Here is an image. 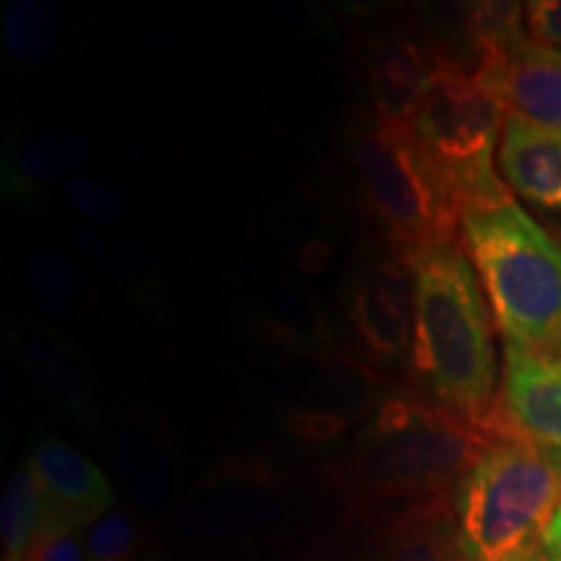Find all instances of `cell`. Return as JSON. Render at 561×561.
<instances>
[{
    "instance_id": "obj_4",
    "label": "cell",
    "mask_w": 561,
    "mask_h": 561,
    "mask_svg": "<svg viewBox=\"0 0 561 561\" xmlns=\"http://www.w3.org/2000/svg\"><path fill=\"white\" fill-rule=\"evenodd\" d=\"M504 121L507 112L500 96L473 68L442 53L430 94L411 125V138L460 210V219L473 208L512 201L494 167Z\"/></svg>"
},
{
    "instance_id": "obj_10",
    "label": "cell",
    "mask_w": 561,
    "mask_h": 561,
    "mask_svg": "<svg viewBox=\"0 0 561 561\" xmlns=\"http://www.w3.org/2000/svg\"><path fill=\"white\" fill-rule=\"evenodd\" d=\"M42 491V536L58 530H89L115 510V489L87 455L60 439H45L30 455Z\"/></svg>"
},
{
    "instance_id": "obj_9",
    "label": "cell",
    "mask_w": 561,
    "mask_h": 561,
    "mask_svg": "<svg viewBox=\"0 0 561 561\" xmlns=\"http://www.w3.org/2000/svg\"><path fill=\"white\" fill-rule=\"evenodd\" d=\"M442 50L405 30L375 34L364 53L371 117L392 128L411 130L437 73Z\"/></svg>"
},
{
    "instance_id": "obj_7",
    "label": "cell",
    "mask_w": 561,
    "mask_h": 561,
    "mask_svg": "<svg viewBox=\"0 0 561 561\" xmlns=\"http://www.w3.org/2000/svg\"><path fill=\"white\" fill-rule=\"evenodd\" d=\"M343 312L375 367H409L413 335L411 252L377 237L351 255L343 278Z\"/></svg>"
},
{
    "instance_id": "obj_16",
    "label": "cell",
    "mask_w": 561,
    "mask_h": 561,
    "mask_svg": "<svg viewBox=\"0 0 561 561\" xmlns=\"http://www.w3.org/2000/svg\"><path fill=\"white\" fill-rule=\"evenodd\" d=\"M89 161L91 149L83 133L68 128V125H53L21 144L13 157V170L21 180L42 185V182H55L60 178L73 180V174L83 170Z\"/></svg>"
},
{
    "instance_id": "obj_6",
    "label": "cell",
    "mask_w": 561,
    "mask_h": 561,
    "mask_svg": "<svg viewBox=\"0 0 561 561\" xmlns=\"http://www.w3.org/2000/svg\"><path fill=\"white\" fill-rule=\"evenodd\" d=\"M348 159L364 206L385 240L409 252L460 242V210L419 151L411 130L375 117L351 133Z\"/></svg>"
},
{
    "instance_id": "obj_24",
    "label": "cell",
    "mask_w": 561,
    "mask_h": 561,
    "mask_svg": "<svg viewBox=\"0 0 561 561\" xmlns=\"http://www.w3.org/2000/svg\"><path fill=\"white\" fill-rule=\"evenodd\" d=\"M26 561H87V530L45 533Z\"/></svg>"
},
{
    "instance_id": "obj_14",
    "label": "cell",
    "mask_w": 561,
    "mask_h": 561,
    "mask_svg": "<svg viewBox=\"0 0 561 561\" xmlns=\"http://www.w3.org/2000/svg\"><path fill=\"white\" fill-rule=\"evenodd\" d=\"M496 159L512 191L561 216V133L507 115Z\"/></svg>"
},
{
    "instance_id": "obj_5",
    "label": "cell",
    "mask_w": 561,
    "mask_h": 561,
    "mask_svg": "<svg viewBox=\"0 0 561 561\" xmlns=\"http://www.w3.org/2000/svg\"><path fill=\"white\" fill-rule=\"evenodd\" d=\"M561 504V471L520 439L494 437L455 494L468 561H502L528 549Z\"/></svg>"
},
{
    "instance_id": "obj_25",
    "label": "cell",
    "mask_w": 561,
    "mask_h": 561,
    "mask_svg": "<svg viewBox=\"0 0 561 561\" xmlns=\"http://www.w3.org/2000/svg\"><path fill=\"white\" fill-rule=\"evenodd\" d=\"M530 561H561V504L533 543Z\"/></svg>"
},
{
    "instance_id": "obj_11",
    "label": "cell",
    "mask_w": 561,
    "mask_h": 561,
    "mask_svg": "<svg viewBox=\"0 0 561 561\" xmlns=\"http://www.w3.org/2000/svg\"><path fill=\"white\" fill-rule=\"evenodd\" d=\"M263 388L297 411L301 432L312 430L320 437L343 430L351 413L369 409L375 398V382L351 364H280L271 369Z\"/></svg>"
},
{
    "instance_id": "obj_8",
    "label": "cell",
    "mask_w": 561,
    "mask_h": 561,
    "mask_svg": "<svg viewBox=\"0 0 561 561\" xmlns=\"http://www.w3.org/2000/svg\"><path fill=\"white\" fill-rule=\"evenodd\" d=\"M489 432L525 442L561 471V356L504 348L500 403Z\"/></svg>"
},
{
    "instance_id": "obj_23",
    "label": "cell",
    "mask_w": 561,
    "mask_h": 561,
    "mask_svg": "<svg viewBox=\"0 0 561 561\" xmlns=\"http://www.w3.org/2000/svg\"><path fill=\"white\" fill-rule=\"evenodd\" d=\"M523 19L533 42L561 50V0H533V3H525Z\"/></svg>"
},
{
    "instance_id": "obj_2",
    "label": "cell",
    "mask_w": 561,
    "mask_h": 561,
    "mask_svg": "<svg viewBox=\"0 0 561 561\" xmlns=\"http://www.w3.org/2000/svg\"><path fill=\"white\" fill-rule=\"evenodd\" d=\"M491 439L489 432L419 401L413 392H396L364 421L343 476L351 496L367 507L455 500Z\"/></svg>"
},
{
    "instance_id": "obj_21",
    "label": "cell",
    "mask_w": 561,
    "mask_h": 561,
    "mask_svg": "<svg viewBox=\"0 0 561 561\" xmlns=\"http://www.w3.org/2000/svg\"><path fill=\"white\" fill-rule=\"evenodd\" d=\"M138 525L125 510H110L87 530V561H133Z\"/></svg>"
},
{
    "instance_id": "obj_20",
    "label": "cell",
    "mask_w": 561,
    "mask_h": 561,
    "mask_svg": "<svg viewBox=\"0 0 561 561\" xmlns=\"http://www.w3.org/2000/svg\"><path fill=\"white\" fill-rule=\"evenodd\" d=\"M62 198H66L76 214L96 224L121 221L130 210L128 195L121 187H115L102 178H89V174L68 180L62 185Z\"/></svg>"
},
{
    "instance_id": "obj_26",
    "label": "cell",
    "mask_w": 561,
    "mask_h": 561,
    "mask_svg": "<svg viewBox=\"0 0 561 561\" xmlns=\"http://www.w3.org/2000/svg\"><path fill=\"white\" fill-rule=\"evenodd\" d=\"M530 557H533V546H528V549H523V551H515L512 557L502 559V561H530Z\"/></svg>"
},
{
    "instance_id": "obj_18",
    "label": "cell",
    "mask_w": 561,
    "mask_h": 561,
    "mask_svg": "<svg viewBox=\"0 0 561 561\" xmlns=\"http://www.w3.org/2000/svg\"><path fill=\"white\" fill-rule=\"evenodd\" d=\"M66 13L45 0H13L3 11V39L21 60H42L53 53L62 34Z\"/></svg>"
},
{
    "instance_id": "obj_17",
    "label": "cell",
    "mask_w": 561,
    "mask_h": 561,
    "mask_svg": "<svg viewBox=\"0 0 561 561\" xmlns=\"http://www.w3.org/2000/svg\"><path fill=\"white\" fill-rule=\"evenodd\" d=\"M42 536V491L30 462L19 466L0 496V561H26Z\"/></svg>"
},
{
    "instance_id": "obj_12",
    "label": "cell",
    "mask_w": 561,
    "mask_h": 561,
    "mask_svg": "<svg viewBox=\"0 0 561 561\" xmlns=\"http://www.w3.org/2000/svg\"><path fill=\"white\" fill-rule=\"evenodd\" d=\"M473 73L500 96L507 115L561 133V50L525 37L476 60Z\"/></svg>"
},
{
    "instance_id": "obj_3",
    "label": "cell",
    "mask_w": 561,
    "mask_h": 561,
    "mask_svg": "<svg viewBox=\"0 0 561 561\" xmlns=\"http://www.w3.org/2000/svg\"><path fill=\"white\" fill-rule=\"evenodd\" d=\"M460 240L504 348L561 356V244L515 201L462 214Z\"/></svg>"
},
{
    "instance_id": "obj_13",
    "label": "cell",
    "mask_w": 561,
    "mask_h": 561,
    "mask_svg": "<svg viewBox=\"0 0 561 561\" xmlns=\"http://www.w3.org/2000/svg\"><path fill=\"white\" fill-rule=\"evenodd\" d=\"M343 561H468L455 500L409 504L364 533Z\"/></svg>"
},
{
    "instance_id": "obj_22",
    "label": "cell",
    "mask_w": 561,
    "mask_h": 561,
    "mask_svg": "<svg viewBox=\"0 0 561 561\" xmlns=\"http://www.w3.org/2000/svg\"><path fill=\"white\" fill-rule=\"evenodd\" d=\"M112 240H115V237L110 234H79L81 250L91 257V263H96L102 273H107V276L125 284V278H133L140 273L138 263H133L138 261V252L128 248L125 242Z\"/></svg>"
},
{
    "instance_id": "obj_1",
    "label": "cell",
    "mask_w": 561,
    "mask_h": 561,
    "mask_svg": "<svg viewBox=\"0 0 561 561\" xmlns=\"http://www.w3.org/2000/svg\"><path fill=\"white\" fill-rule=\"evenodd\" d=\"M411 392L434 409L489 432L496 390L494 318L460 242L411 252ZM491 434V432H489Z\"/></svg>"
},
{
    "instance_id": "obj_15",
    "label": "cell",
    "mask_w": 561,
    "mask_h": 561,
    "mask_svg": "<svg viewBox=\"0 0 561 561\" xmlns=\"http://www.w3.org/2000/svg\"><path fill=\"white\" fill-rule=\"evenodd\" d=\"M21 359L37 388L50 403L70 413L91 409V382L87 367L55 335L32 333L21 341Z\"/></svg>"
},
{
    "instance_id": "obj_19",
    "label": "cell",
    "mask_w": 561,
    "mask_h": 561,
    "mask_svg": "<svg viewBox=\"0 0 561 561\" xmlns=\"http://www.w3.org/2000/svg\"><path fill=\"white\" fill-rule=\"evenodd\" d=\"M30 284L39 307L55 320H70L89 294L87 278L60 252H42L30 263Z\"/></svg>"
}]
</instances>
